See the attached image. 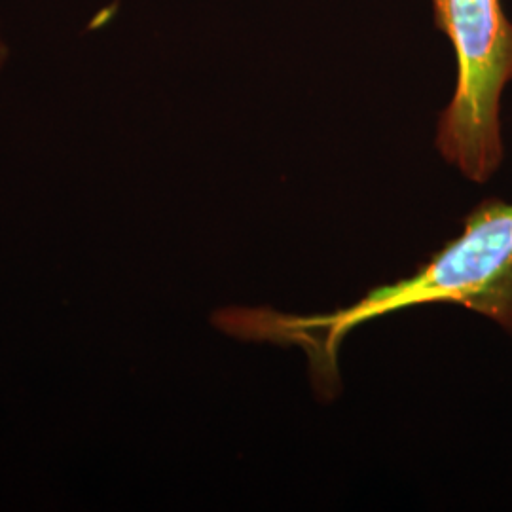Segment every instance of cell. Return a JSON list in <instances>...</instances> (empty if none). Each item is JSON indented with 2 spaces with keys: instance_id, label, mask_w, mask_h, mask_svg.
<instances>
[{
  "instance_id": "cell-1",
  "label": "cell",
  "mask_w": 512,
  "mask_h": 512,
  "mask_svg": "<svg viewBox=\"0 0 512 512\" xmlns=\"http://www.w3.org/2000/svg\"><path fill=\"white\" fill-rule=\"evenodd\" d=\"M423 304H459L490 317L512 336V203L486 200L452 239L412 277L378 287L353 306L291 315L268 308H222L213 325L245 342H277L306 353L311 380L323 395L338 385V349L372 319Z\"/></svg>"
},
{
  "instance_id": "cell-2",
  "label": "cell",
  "mask_w": 512,
  "mask_h": 512,
  "mask_svg": "<svg viewBox=\"0 0 512 512\" xmlns=\"http://www.w3.org/2000/svg\"><path fill=\"white\" fill-rule=\"evenodd\" d=\"M450 38L458 82L437 128V148L473 183H486L503 162L501 97L512 80V21L499 0H431Z\"/></svg>"
}]
</instances>
